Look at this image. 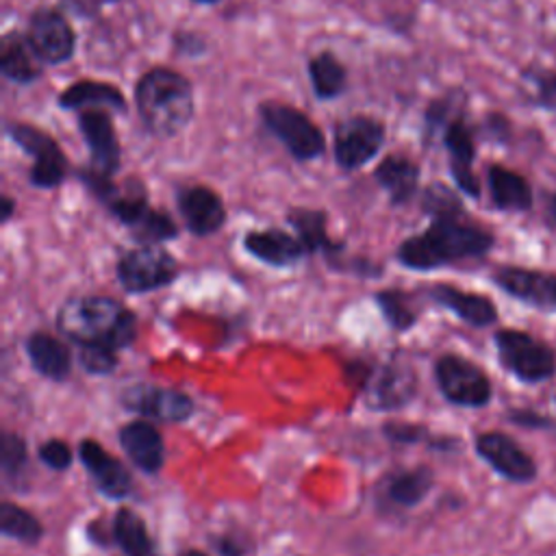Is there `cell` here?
I'll return each instance as SVG.
<instances>
[{"label": "cell", "mask_w": 556, "mask_h": 556, "mask_svg": "<svg viewBox=\"0 0 556 556\" xmlns=\"http://www.w3.org/2000/svg\"><path fill=\"white\" fill-rule=\"evenodd\" d=\"M382 434L395 443V445H417L426 443L432 439V432L424 424L415 421H387L382 424Z\"/></svg>", "instance_id": "obj_40"}, {"label": "cell", "mask_w": 556, "mask_h": 556, "mask_svg": "<svg viewBox=\"0 0 556 556\" xmlns=\"http://www.w3.org/2000/svg\"><path fill=\"white\" fill-rule=\"evenodd\" d=\"M28 465V445L22 434L13 430H2L0 434V469L7 484L17 489Z\"/></svg>", "instance_id": "obj_36"}, {"label": "cell", "mask_w": 556, "mask_h": 556, "mask_svg": "<svg viewBox=\"0 0 556 556\" xmlns=\"http://www.w3.org/2000/svg\"><path fill=\"white\" fill-rule=\"evenodd\" d=\"M37 458L52 471H65L74 463V452L63 439H46L37 447Z\"/></svg>", "instance_id": "obj_41"}, {"label": "cell", "mask_w": 556, "mask_h": 556, "mask_svg": "<svg viewBox=\"0 0 556 556\" xmlns=\"http://www.w3.org/2000/svg\"><path fill=\"white\" fill-rule=\"evenodd\" d=\"M87 536L91 543L100 545V547H106V545H113V526H104L102 519H96L87 526Z\"/></svg>", "instance_id": "obj_45"}, {"label": "cell", "mask_w": 556, "mask_h": 556, "mask_svg": "<svg viewBox=\"0 0 556 556\" xmlns=\"http://www.w3.org/2000/svg\"><path fill=\"white\" fill-rule=\"evenodd\" d=\"M419 204H421V211L430 217L447 215V213H465V204H463L460 195L452 187H447L439 180H434L421 189Z\"/></svg>", "instance_id": "obj_37"}, {"label": "cell", "mask_w": 556, "mask_h": 556, "mask_svg": "<svg viewBox=\"0 0 556 556\" xmlns=\"http://www.w3.org/2000/svg\"><path fill=\"white\" fill-rule=\"evenodd\" d=\"M348 371L371 410H395L410 404L417 395V376L402 358H391L382 365L350 363Z\"/></svg>", "instance_id": "obj_6"}, {"label": "cell", "mask_w": 556, "mask_h": 556, "mask_svg": "<svg viewBox=\"0 0 556 556\" xmlns=\"http://www.w3.org/2000/svg\"><path fill=\"white\" fill-rule=\"evenodd\" d=\"M24 37L46 67H59L76 56L78 33L61 7L39 4L30 9Z\"/></svg>", "instance_id": "obj_9"}, {"label": "cell", "mask_w": 556, "mask_h": 556, "mask_svg": "<svg viewBox=\"0 0 556 556\" xmlns=\"http://www.w3.org/2000/svg\"><path fill=\"white\" fill-rule=\"evenodd\" d=\"M491 280L510 298L543 311L556 313V274L519 267V265H504L493 271Z\"/></svg>", "instance_id": "obj_16"}, {"label": "cell", "mask_w": 556, "mask_h": 556, "mask_svg": "<svg viewBox=\"0 0 556 556\" xmlns=\"http://www.w3.org/2000/svg\"><path fill=\"white\" fill-rule=\"evenodd\" d=\"M374 300H376L378 311L382 313L389 328H393L395 332H406V330L415 328L417 311L413 308L406 291L382 289V291L374 293Z\"/></svg>", "instance_id": "obj_34"}, {"label": "cell", "mask_w": 556, "mask_h": 556, "mask_svg": "<svg viewBox=\"0 0 556 556\" xmlns=\"http://www.w3.org/2000/svg\"><path fill=\"white\" fill-rule=\"evenodd\" d=\"M126 458L143 473L156 476L165 465V443L161 430L146 417L132 419L117 430Z\"/></svg>", "instance_id": "obj_20"}, {"label": "cell", "mask_w": 556, "mask_h": 556, "mask_svg": "<svg viewBox=\"0 0 556 556\" xmlns=\"http://www.w3.org/2000/svg\"><path fill=\"white\" fill-rule=\"evenodd\" d=\"M434 486V471L428 465L397 469L384 480V497L397 508H415Z\"/></svg>", "instance_id": "obj_30"}, {"label": "cell", "mask_w": 556, "mask_h": 556, "mask_svg": "<svg viewBox=\"0 0 556 556\" xmlns=\"http://www.w3.org/2000/svg\"><path fill=\"white\" fill-rule=\"evenodd\" d=\"M178 556H208V554H204V552H200V549H185V552H180Z\"/></svg>", "instance_id": "obj_49"}, {"label": "cell", "mask_w": 556, "mask_h": 556, "mask_svg": "<svg viewBox=\"0 0 556 556\" xmlns=\"http://www.w3.org/2000/svg\"><path fill=\"white\" fill-rule=\"evenodd\" d=\"M476 454L504 480L528 484L536 478V460L506 432L486 430L473 439Z\"/></svg>", "instance_id": "obj_14"}, {"label": "cell", "mask_w": 556, "mask_h": 556, "mask_svg": "<svg viewBox=\"0 0 556 556\" xmlns=\"http://www.w3.org/2000/svg\"><path fill=\"white\" fill-rule=\"evenodd\" d=\"M241 245L252 258L276 269L293 267L306 256V250L295 232H287L276 226L248 230L241 239Z\"/></svg>", "instance_id": "obj_21"}, {"label": "cell", "mask_w": 556, "mask_h": 556, "mask_svg": "<svg viewBox=\"0 0 556 556\" xmlns=\"http://www.w3.org/2000/svg\"><path fill=\"white\" fill-rule=\"evenodd\" d=\"M552 219H554V224H556V195H554V200H552Z\"/></svg>", "instance_id": "obj_50"}, {"label": "cell", "mask_w": 556, "mask_h": 556, "mask_svg": "<svg viewBox=\"0 0 556 556\" xmlns=\"http://www.w3.org/2000/svg\"><path fill=\"white\" fill-rule=\"evenodd\" d=\"M172 52L182 59H200L208 54V37L195 28H176L172 30Z\"/></svg>", "instance_id": "obj_39"}, {"label": "cell", "mask_w": 556, "mask_h": 556, "mask_svg": "<svg viewBox=\"0 0 556 556\" xmlns=\"http://www.w3.org/2000/svg\"><path fill=\"white\" fill-rule=\"evenodd\" d=\"M443 148L447 152V165H450V176L456 185V189L473 200L480 198V180L473 172V161H476V132L473 128L465 122L463 115L454 117L443 135H441Z\"/></svg>", "instance_id": "obj_17"}, {"label": "cell", "mask_w": 556, "mask_h": 556, "mask_svg": "<svg viewBox=\"0 0 556 556\" xmlns=\"http://www.w3.org/2000/svg\"><path fill=\"white\" fill-rule=\"evenodd\" d=\"M495 237L484 226L471 222L467 213H447L430 217V224L406 237L395 258L413 271H432L463 261L482 258L493 248Z\"/></svg>", "instance_id": "obj_1"}, {"label": "cell", "mask_w": 556, "mask_h": 556, "mask_svg": "<svg viewBox=\"0 0 556 556\" xmlns=\"http://www.w3.org/2000/svg\"><path fill=\"white\" fill-rule=\"evenodd\" d=\"M387 122L371 113H350L332 126V161L345 172H358L384 148Z\"/></svg>", "instance_id": "obj_7"}, {"label": "cell", "mask_w": 556, "mask_h": 556, "mask_svg": "<svg viewBox=\"0 0 556 556\" xmlns=\"http://www.w3.org/2000/svg\"><path fill=\"white\" fill-rule=\"evenodd\" d=\"M306 78L313 96L319 102L341 98L350 85L348 65L339 59L332 48H321L306 59Z\"/></svg>", "instance_id": "obj_27"}, {"label": "cell", "mask_w": 556, "mask_h": 556, "mask_svg": "<svg viewBox=\"0 0 556 556\" xmlns=\"http://www.w3.org/2000/svg\"><path fill=\"white\" fill-rule=\"evenodd\" d=\"M261 128L282 146L295 163H311L326 154L328 141L321 126L287 100L267 98L256 104Z\"/></svg>", "instance_id": "obj_4"}, {"label": "cell", "mask_w": 556, "mask_h": 556, "mask_svg": "<svg viewBox=\"0 0 556 556\" xmlns=\"http://www.w3.org/2000/svg\"><path fill=\"white\" fill-rule=\"evenodd\" d=\"M132 104L146 135L159 141L178 137L195 117L193 80L169 65H152L132 85Z\"/></svg>", "instance_id": "obj_2"}, {"label": "cell", "mask_w": 556, "mask_h": 556, "mask_svg": "<svg viewBox=\"0 0 556 556\" xmlns=\"http://www.w3.org/2000/svg\"><path fill=\"white\" fill-rule=\"evenodd\" d=\"M26 356L30 367L46 380L65 382L72 371L70 345L52 332L35 330L26 337Z\"/></svg>", "instance_id": "obj_26"}, {"label": "cell", "mask_w": 556, "mask_h": 556, "mask_svg": "<svg viewBox=\"0 0 556 556\" xmlns=\"http://www.w3.org/2000/svg\"><path fill=\"white\" fill-rule=\"evenodd\" d=\"M426 295L441 308L454 313L460 321L473 328H486L497 321V306L489 295L476 291H463L456 285L437 282L426 289Z\"/></svg>", "instance_id": "obj_23"}, {"label": "cell", "mask_w": 556, "mask_h": 556, "mask_svg": "<svg viewBox=\"0 0 556 556\" xmlns=\"http://www.w3.org/2000/svg\"><path fill=\"white\" fill-rule=\"evenodd\" d=\"M523 78L532 85V96L539 104L556 109V74L549 70H526Z\"/></svg>", "instance_id": "obj_42"}, {"label": "cell", "mask_w": 556, "mask_h": 556, "mask_svg": "<svg viewBox=\"0 0 556 556\" xmlns=\"http://www.w3.org/2000/svg\"><path fill=\"white\" fill-rule=\"evenodd\" d=\"M484 128L489 130V135H491V137H495V139H504V137H506V132H508V122H506V117H504V115L489 113V115L484 117Z\"/></svg>", "instance_id": "obj_46"}, {"label": "cell", "mask_w": 556, "mask_h": 556, "mask_svg": "<svg viewBox=\"0 0 556 556\" xmlns=\"http://www.w3.org/2000/svg\"><path fill=\"white\" fill-rule=\"evenodd\" d=\"M500 365L523 384H539L556 374V352L549 343L517 328H500L493 334Z\"/></svg>", "instance_id": "obj_8"}, {"label": "cell", "mask_w": 556, "mask_h": 556, "mask_svg": "<svg viewBox=\"0 0 556 556\" xmlns=\"http://www.w3.org/2000/svg\"><path fill=\"white\" fill-rule=\"evenodd\" d=\"M15 211H17L15 198L9 195V193H4V195L0 198V224H9V222L13 219V215H15Z\"/></svg>", "instance_id": "obj_47"}, {"label": "cell", "mask_w": 556, "mask_h": 556, "mask_svg": "<svg viewBox=\"0 0 556 556\" xmlns=\"http://www.w3.org/2000/svg\"><path fill=\"white\" fill-rule=\"evenodd\" d=\"M128 232L137 241V245H163L165 241L176 239L180 228L165 208L152 206L143 215V219L135 228H130Z\"/></svg>", "instance_id": "obj_35"}, {"label": "cell", "mask_w": 556, "mask_h": 556, "mask_svg": "<svg viewBox=\"0 0 556 556\" xmlns=\"http://www.w3.org/2000/svg\"><path fill=\"white\" fill-rule=\"evenodd\" d=\"M0 532H2V536L20 541L24 545H37L43 539V523L28 508H24L11 500H2Z\"/></svg>", "instance_id": "obj_33"}, {"label": "cell", "mask_w": 556, "mask_h": 556, "mask_svg": "<svg viewBox=\"0 0 556 556\" xmlns=\"http://www.w3.org/2000/svg\"><path fill=\"white\" fill-rule=\"evenodd\" d=\"M113 543L124 552V556H159L152 534L139 513L122 506L113 515Z\"/></svg>", "instance_id": "obj_31"}, {"label": "cell", "mask_w": 556, "mask_h": 556, "mask_svg": "<svg viewBox=\"0 0 556 556\" xmlns=\"http://www.w3.org/2000/svg\"><path fill=\"white\" fill-rule=\"evenodd\" d=\"M180 274L176 256L163 245H135L115 261V278L126 293L139 295L172 285Z\"/></svg>", "instance_id": "obj_10"}, {"label": "cell", "mask_w": 556, "mask_h": 556, "mask_svg": "<svg viewBox=\"0 0 556 556\" xmlns=\"http://www.w3.org/2000/svg\"><path fill=\"white\" fill-rule=\"evenodd\" d=\"M96 2H104V4H119L124 0H96Z\"/></svg>", "instance_id": "obj_51"}, {"label": "cell", "mask_w": 556, "mask_h": 556, "mask_svg": "<svg viewBox=\"0 0 556 556\" xmlns=\"http://www.w3.org/2000/svg\"><path fill=\"white\" fill-rule=\"evenodd\" d=\"M119 402L126 410L161 424H182L195 413V402L185 391L148 382L126 387Z\"/></svg>", "instance_id": "obj_12"}, {"label": "cell", "mask_w": 556, "mask_h": 556, "mask_svg": "<svg viewBox=\"0 0 556 556\" xmlns=\"http://www.w3.org/2000/svg\"><path fill=\"white\" fill-rule=\"evenodd\" d=\"M287 224L295 232V237L302 241L306 254H321L328 265L337 267L345 243L337 241L328 232V213L324 208H313V206H291L285 213Z\"/></svg>", "instance_id": "obj_19"}, {"label": "cell", "mask_w": 556, "mask_h": 556, "mask_svg": "<svg viewBox=\"0 0 556 556\" xmlns=\"http://www.w3.org/2000/svg\"><path fill=\"white\" fill-rule=\"evenodd\" d=\"M4 135L13 146L30 156V167L26 174L30 187L52 191L70 178V159L56 137L50 135L46 128L26 119H7Z\"/></svg>", "instance_id": "obj_5"}, {"label": "cell", "mask_w": 556, "mask_h": 556, "mask_svg": "<svg viewBox=\"0 0 556 556\" xmlns=\"http://www.w3.org/2000/svg\"><path fill=\"white\" fill-rule=\"evenodd\" d=\"M506 419L519 428H530V430H549L554 428V421L534 408H510L506 413Z\"/></svg>", "instance_id": "obj_43"}, {"label": "cell", "mask_w": 556, "mask_h": 556, "mask_svg": "<svg viewBox=\"0 0 556 556\" xmlns=\"http://www.w3.org/2000/svg\"><path fill=\"white\" fill-rule=\"evenodd\" d=\"M56 106L61 111L76 113L83 109H109L113 113H126L128 100L115 83L100 78H78L67 83L56 93Z\"/></svg>", "instance_id": "obj_24"}, {"label": "cell", "mask_w": 556, "mask_h": 556, "mask_svg": "<svg viewBox=\"0 0 556 556\" xmlns=\"http://www.w3.org/2000/svg\"><path fill=\"white\" fill-rule=\"evenodd\" d=\"M43 63L30 50L24 30L9 28L0 37V72L2 78L17 87L35 85L43 76Z\"/></svg>", "instance_id": "obj_25"}, {"label": "cell", "mask_w": 556, "mask_h": 556, "mask_svg": "<svg viewBox=\"0 0 556 556\" xmlns=\"http://www.w3.org/2000/svg\"><path fill=\"white\" fill-rule=\"evenodd\" d=\"M486 187L491 202L497 211L523 213L532 206L530 182L515 169H508L500 163L486 167Z\"/></svg>", "instance_id": "obj_29"}, {"label": "cell", "mask_w": 556, "mask_h": 556, "mask_svg": "<svg viewBox=\"0 0 556 556\" xmlns=\"http://www.w3.org/2000/svg\"><path fill=\"white\" fill-rule=\"evenodd\" d=\"M76 126L80 139L89 152V167L117 176L122 169V143L109 109H83L76 113Z\"/></svg>", "instance_id": "obj_13"}, {"label": "cell", "mask_w": 556, "mask_h": 556, "mask_svg": "<svg viewBox=\"0 0 556 556\" xmlns=\"http://www.w3.org/2000/svg\"><path fill=\"white\" fill-rule=\"evenodd\" d=\"M78 365L89 376H111L119 365L117 350L104 343L78 345Z\"/></svg>", "instance_id": "obj_38"}, {"label": "cell", "mask_w": 556, "mask_h": 556, "mask_svg": "<svg viewBox=\"0 0 556 556\" xmlns=\"http://www.w3.org/2000/svg\"><path fill=\"white\" fill-rule=\"evenodd\" d=\"M100 204L128 230L135 228L143 219V215L152 208L146 182L132 174L122 178V182L117 180L111 193Z\"/></svg>", "instance_id": "obj_28"}, {"label": "cell", "mask_w": 556, "mask_h": 556, "mask_svg": "<svg viewBox=\"0 0 556 556\" xmlns=\"http://www.w3.org/2000/svg\"><path fill=\"white\" fill-rule=\"evenodd\" d=\"M56 330L76 345L104 343L119 352L137 339V315L111 295H76L59 306Z\"/></svg>", "instance_id": "obj_3"}, {"label": "cell", "mask_w": 556, "mask_h": 556, "mask_svg": "<svg viewBox=\"0 0 556 556\" xmlns=\"http://www.w3.org/2000/svg\"><path fill=\"white\" fill-rule=\"evenodd\" d=\"M432 371L439 393L454 406L482 408L493 400V384L486 371L460 354H441Z\"/></svg>", "instance_id": "obj_11"}, {"label": "cell", "mask_w": 556, "mask_h": 556, "mask_svg": "<svg viewBox=\"0 0 556 556\" xmlns=\"http://www.w3.org/2000/svg\"><path fill=\"white\" fill-rule=\"evenodd\" d=\"M193 4H200V7H215V4H222L224 0H189Z\"/></svg>", "instance_id": "obj_48"}, {"label": "cell", "mask_w": 556, "mask_h": 556, "mask_svg": "<svg viewBox=\"0 0 556 556\" xmlns=\"http://www.w3.org/2000/svg\"><path fill=\"white\" fill-rule=\"evenodd\" d=\"M213 547L222 554V556H245L248 554V543L243 536L235 534V532H224L219 536L211 539Z\"/></svg>", "instance_id": "obj_44"}, {"label": "cell", "mask_w": 556, "mask_h": 556, "mask_svg": "<svg viewBox=\"0 0 556 556\" xmlns=\"http://www.w3.org/2000/svg\"><path fill=\"white\" fill-rule=\"evenodd\" d=\"M78 460L104 497L124 500L132 493V476L126 465L96 439H83L78 443Z\"/></svg>", "instance_id": "obj_18"}, {"label": "cell", "mask_w": 556, "mask_h": 556, "mask_svg": "<svg viewBox=\"0 0 556 556\" xmlns=\"http://www.w3.org/2000/svg\"><path fill=\"white\" fill-rule=\"evenodd\" d=\"M176 208L185 228L195 237H211L226 226L228 211L217 189L202 182H185L176 187Z\"/></svg>", "instance_id": "obj_15"}, {"label": "cell", "mask_w": 556, "mask_h": 556, "mask_svg": "<svg viewBox=\"0 0 556 556\" xmlns=\"http://www.w3.org/2000/svg\"><path fill=\"white\" fill-rule=\"evenodd\" d=\"M465 91L454 87L447 89L445 93L432 98L426 109H424V124H421V143L430 146L434 141L437 135H443L445 126L463 115V106H465Z\"/></svg>", "instance_id": "obj_32"}, {"label": "cell", "mask_w": 556, "mask_h": 556, "mask_svg": "<svg viewBox=\"0 0 556 556\" xmlns=\"http://www.w3.org/2000/svg\"><path fill=\"white\" fill-rule=\"evenodd\" d=\"M371 178L387 193L391 206H406L417 198V193H421L419 191L421 167L415 159L402 152L384 154L376 163Z\"/></svg>", "instance_id": "obj_22"}]
</instances>
